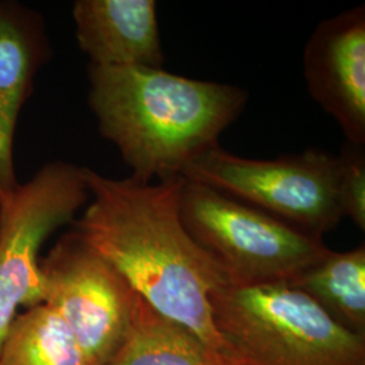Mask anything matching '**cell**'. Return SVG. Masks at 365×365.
Listing matches in <instances>:
<instances>
[{"label": "cell", "mask_w": 365, "mask_h": 365, "mask_svg": "<svg viewBox=\"0 0 365 365\" xmlns=\"http://www.w3.org/2000/svg\"><path fill=\"white\" fill-rule=\"evenodd\" d=\"M52 49L43 16L16 1H0V209L21 182L14 165L18 118Z\"/></svg>", "instance_id": "cell-9"}, {"label": "cell", "mask_w": 365, "mask_h": 365, "mask_svg": "<svg viewBox=\"0 0 365 365\" xmlns=\"http://www.w3.org/2000/svg\"><path fill=\"white\" fill-rule=\"evenodd\" d=\"M72 16L90 66H164L155 0H78Z\"/></svg>", "instance_id": "cell-10"}, {"label": "cell", "mask_w": 365, "mask_h": 365, "mask_svg": "<svg viewBox=\"0 0 365 365\" xmlns=\"http://www.w3.org/2000/svg\"><path fill=\"white\" fill-rule=\"evenodd\" d=\"M210 303L240 365H365V336L341 327L289 283L226 284Z\"/></svg>", "instance_id": "cell-3"}, {"label": "cell", "mask_w": 365, "mask_h": 365, "mask_svg": "<svg viewBox=\"0 0 365 365\" xmlns=\"http://www.w3.org/2000/svg\"><path fill=\"white\" fill-rule=\"evenodd\" d=\"M106 365H240L138 297L122 345Z\"/></svg>", "instance_id": "cell-11"}, {"label": "cell", "mask_w": 365, "mask_h": 365, "mask_svg": "<svg viewBox=\"0 0 365 365\" xmlns=\"http://www.w3.org/2000/svg\"><path fill=\"white\" fill-rule=\"evenodd\" d=\"M0 365H91L61 317L41 303L18 314L0 348Z\"/></svg>", "instance_id": "cell-13"}, {"label": "cell", "mask_w": 365, "mask_h": 365, "mask_svg": "<svg viewBox=\"0 0 365 365\" xmlns=\"http://www.w3.org/2000/svg\"><path fill=\"white\" fill-rule=\"evenodd\" d=\"M39 268L43 304L61 317L91 365H106L126 337L138 294L76 230L61 235Z\"/></svg>", "instance_id": "cell-7"}, {"label": "cell", "mask_w": 365, "mask_h": 365, "mask_svg": "<svg viewBox=\"0 0 365 365\" xmlns=\"http://www.w3.org/2000/svg\"><path fill=\"white\" fill-rule=\"evenodd\" d=\"M182 178L233 196L310 235L322 237L344 218L339 158L322 150L257 160L217 146L196 158Z\"/></svg>", "instance_id": "cell-5"}, {"label": "cell", "mask_w": 365, "mask_h": 365, "mask_svg": "<svg viewBox=\"0 0 365 365\" xmlns=\"http://www.w3.org/2000/svg\"><path fill=\"white\" fill-rule=\"evenodd\" d=\"M84 175L90 200L72 223L73 230L157 313L235 359L215 327L210 303L211 294L230 282L182 223L184 178L143 182L107 178L87 167Z\"/></svg>", "instance_id": "cell-1"}, {"label": "cell", "mask_w": 365, "mask_h": 365, "mask_svg": "<svg viewBox=\"0 0 365 365\" xmlns=\"http://www.w3.org/2000/svg\"><path fill=\"white\" fill-rule=\"evenodd\" d=\"M90 200L84 167L52 161L0 209V348L21 307L43 302L39 252Z\"/></svg>", "instance_id": "cell-6"}, {"label": "cell", "mask_w": 365, "mask_h": 365, "mask_svg": "<svg viewBox=\"0 0 365 365\" xmlns=\"http://www.w3.org/2000/svg\"><path fill=\"white\" fill-rule=\"evenodd\" d=\"M339 158V203L342 215L365 230L364 146L346 144Z\"/></svg>", "instance_id": "cell-14"}, {"label": "cell", "mask_w": 365, "mask_h": 365, "mask_svg": "<svg viewBox=\"0 0 365 365\" xmlns=\"http://www.w3.org/2000/svg\"><path fill=\"white\" fill-rule=\"evenodd\" d=\"M346 330L365 336V247L330 252L289 282Z\"/></svg>", "instance_id": "cell-12"}, {"label": "cell", "mask_w": 365, "mask_h": 365, "mask_svg": "<svg viewBox=\"0 0 365 365\" xmlns=\"http://www.w3.org/2000/svg\"><path fill=\"white\" fill-rule=\"evenodd\" d=\"M309 93L334 118L346 144L365 145V7L324 19L303 53Z\"/></svg>", "instance_id": "cell-8"}, {"label": "cell", "mask_w": 365, "mask_h": 365, "mask_svg": "<svg viewBox=\"0 0 365 365\" xmlns=\"http://www.w3.org/2000/svg\"><path fill=\"white\" fill-rule=\"evenodd\" d=\"M179 207L187 232L232 286L289 283L331 252L322 237L200 182L184 179Z\"/></svg>", "instance_id": "cell-4"}, {"label": "cell", "mask_w": 365, "mask_h": 365, "mask_svg": "<svg viewBox=\"0 0 365 365\" xmlns=\"http://www.w3.org/2000/svg\"><path fill=\"white\" fill-rule=\"evenodd\" d=\"M88 105L106 140L143 182L182 178L196 158L220 146L248 91L173 75L163 68L90 66Z\"/></svg>", "instance_id": "cell-2"}]
</instances>
